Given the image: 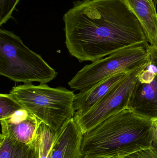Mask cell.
<instances>
[{"label":"cell","instance_id":"cell-3","mask_svg":"<svg viewBox=\"0 0 157 158\" xmlns=\"http://www.w3.org/2000/svg\"><path fill=\"white\" fill-rule=\"evenodd\" d=\"M9 94L25 110L55 132L75 114V94L65 87L24 84L13 87Z\"/></svg>","mask_w":157,"mask_h":158},{"label":"cell","instance_id":"cell-13","mask_svg":"<svg viewBox=\"0 0 157 158\" xmlns=\"http://www.w3.org/2000/svg\"><path fill=\"white\" fill-rule=\"evenodd\" d=\"M55 133L43 123H41L36 138L39 158H52Z\"/></svg>","mask_w":157,"mask_h":158},{"label":"cell","instance_id":"cell-4","mask_svg":"<svg viewBox=\"0 0 157 158\" xmlns=\"http://www.w3.org/2000/svg\"><path fill=\"white\" fill-rule=\"evenodd\" d=\"M57 72L40 55L26 46L19 36L0 29V75L24 84H46Z\"/></svg>","mask_w":157,"mask_h":158},{"label":"cell","instance_id":"cell-14","mask_svg":"<svg viewBox=\"0 0 157 158\" xmlns=\"http://www.w3.org/2000/svg\"><path fill=\"white\" fill-rule=\"evenodd\" d=\"M23 109L10 94H0V120L8 118L16 111Z\"/></svg>","mask_w":157,"mask_h":158},{"label":"cell","instance_id":"cell-6","mask_svg":"<svg viewBox=\"0 0 157 158\" xmlns=\"http://www.w3.org/2000/svg\"><path fill=\"white\" fill-rule=\"evenodd\" d=\"M148 64L149 61L134 70L89 111L83 115H74L75 120L83 135L110 117L128 109L131 94L137 77Z\"/></svg>","mask_w":157,"mask_h":158},{"label":"cell","instance_id":"cell-15","mask_svg":"<svg viewBox=\"0 0 157 158\" xmlns=\"http://www.w3.org/2000/svg\"><path fill=\"white\" fill-rule=\"evenodd\" d=\"M20 0H0V26L12 18L13 12Z\"/></svg>","mask_w":157,"mask_h":158},{"label":"cell","instance_id":"cell-12","mask_svg":"<svg viewBox=\"0 0 157 158\" xmlns=\"http://www.w3.org/2000/svg\"><path fill=\"white\" fill-rule=\"evenodd\" d=\"M0 140V158H39L36 139L26 144L1 133Z\"/></svg>","mask_w":157,"mask_h":158},{"label":"cell","instance_id":"cell-5","mask_svg":"<svg viewBox=\"0 0 157 158\" xmlns=\"http://www.w3.org/2000/svg\"><path fill=\"white\" fill-rule=\"evenodd\" d=\"M148 61L145 46L121 50L86 65L69 81L72 89L84 93L109 77L121 72H131Z\"/></svg>","mask_w":157,"mask_h":158},{"label":"cell","instance_id":"cell-10","mask_svg":"<svg viewBox=\"0 0 157 158\" xmlns=\"http://www.w3.org/2000/svg\"><path fill=\"white\" fill-rule=\"evenodd\" d=\"M132 72L117 73L98 84L87 92L75 94L74 104L75 115H83L89 111Z\"/></svg>","mask_w":157,"mask_h":158},{"label":"cell","instance_id":"cell-1","mask_svg":"<svg viewBox=\"0 0 157 158\" xmlns=\"http://www.w3.org/2000/svg\"><path fill=\"white\" fill-rule=\"evenodd\" d=\"M65 43L80 63L148 44L143 28L123 0H82L64 15Z\"/></svg>","mask_w":157,"mask_h":158},{"label":"cell","instance_id":"cell-7","mask_svg":"<svg viewBox=\"0 0 157 158\" xmlns=\"http://www.w3.org/2000/svg\"><path fill=\"white\" fill-rule=\"evenodd\" d=\"M2 133L26 144H31L36 139L41 121L25 109L16 111L11 116L0 120Z\"/></svg>","mask_w":157,"mask_h":158},{"label":"cell","instance_id":"cell-17","mask_svg":"<svg viewBox=\"0 0 157 158\" xmlns=\"http://www.w3.org/2000/svg\"><path fill=\"white\" fill-rule=\"evenodd\" d=\"M124 158H157V150L154 147L142 150Z\"/></svg>","mask_w":157,"mask_h":158},{"label":"cell","instance_id":"cell-21","mask_svg":"<svg viewBox=\"0 0 157 158\" xmlns=\"http://www.w3.org/2000/svg\"><path fill=\"white\" fill-rule=\"evenodd\" d=\"M154 1H155V3L156 5L157 4V0H154Z\"/></svg>","mask_w":157,"mask_h":158},{"label":"cell","instance_id":"cell-20","mask_svg":"<svg viewBox=\"0 0 157 158\" xmlns=\"http://www.w3.org/2000/svg\"><path fill=\"white\" fill-rule=\"evenodd\" d=\"M81 158H115L114 157L109 156H89L86 155L83 156Z\"/></svg>","mask_w":157,"mask_h":158},{"label":"cell","instance_id":"cell-2","mask_svg":"<svg viewBox=\"0 0 157 158\" xmlns=\"http://www.w3.org/2000/svg\"><path fill=\"white\" fill-rule=\"evenodd\" d=\"M152 120L123 110L83 135V156L124 158L153 147Z\"/></svg>","mask_w":157,"mask_h":158},{"label":"cell","instance_id":"cell-19","mask_svg":"<svg viewBox=\"0 0 157 158\" xmlns=\"http://www.w3.org/2000/svg\"><path fill=\"white\" fill-rule=\"evenodd\" d=\"M151 133L153 139V147L157 150V119L152 120Z\"/></svg>","mask_w":157,"mask_h":158},{"label":"cell","instance_id":"cell-11","mask_svg":"<svg viewBox=\"0 0 157 158\" xmlns=\"http://www.w3.org/2000/svg\"><path fill=\"white\" fill-rule=\"evenodd\" d=\"M140 22L149 44L157 46V12L154 0H123Z\"/></svg>","mask_w":157,"mask_h":158},{"label":"cell","instance_id":"cell-18","mask_svg":"<svg viewBox=\"0 0 157 158\" xmlns=\"http://www.w3.org/2000/svg\"><path fill=\"white\" fill-rule=\"evenodd\" d=\"M145 47L148 55V61L157 68V46L148 44Z\"/></svg>","mask_w":157,"mask_h":158},{"label":"cell","instance_id":"cell-8","mask_svg":"<svg viewBox=\"0 0 157 158\" xmlns=\"http://www.w3.org/2000/svg\"><path fill=\"white\" fill-rule=\"evenodd\" d=\"M83 134L73 118L56 132L52 158H81Z\"/></svg>","mask_w":157,"mask_h":158},{"label":"cell","instance_id":"cell-16","mask_svg":"<svg viewBox=\"0 0 157 158\" xmlns=\"http://www.w3.org/2000/svg\"><path fill=\"white\" fill-rule=\"evenodd\" d=\"M157 74V68L149 61L148 65L139 73L137 77V81L141 83H150L153 81Z\"/></svg>","mask_w":157,"mask_h":158},{"label":"cell","instance_id":"cell-9","mask_svg":"<svg viewBox=\"0 0 157 158\" xmlns=\"http://www.w3.org/2000/svg\"><path fill=\"white\" fill-rule=\"evenodd\" d=\"M128 109L150 120L157 119V74L150 83L136 80L132 91Z\"/></svg>","mask_w":157,"mask_h":158}]
</instances>
